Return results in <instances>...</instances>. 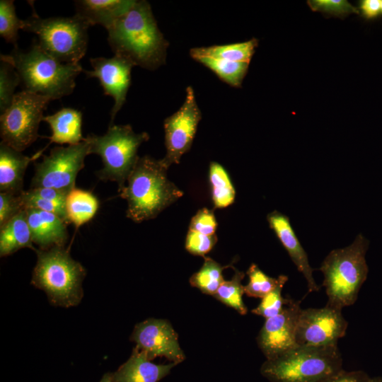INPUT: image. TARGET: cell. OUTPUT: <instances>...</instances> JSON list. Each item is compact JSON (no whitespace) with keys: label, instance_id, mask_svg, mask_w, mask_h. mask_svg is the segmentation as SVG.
<instances>
[{"label":"cell","instance_id":"8d00e7d4","mask_svg":"<svg viewBox=\"0 0 382 382\" xmlns=\"http://www.w3.org/2000/svg\"><path fill=\"white\" fill-rule=\"evenodd\" d=\"M23 209L20 195L0 192V227Z\"/></svg>","mask_w":382,"mask_h":382},{"label":"cell","instance_id":"44dd1931","mask_svg":"<svg viewBox=\"0 0 382 382\" xmlns=\"http://www.w3.org/2000/svg\"><path fill=\"white\" fill-rule=\"evenodd\" d=\"M134 0L75 1L76 14L90 26L100 25L108 30L132 5Z\"/></svg>","mask_w":382,"mask_h":382},{"label":"cell","instance_id":"3957f363","mask_svg":"<svg viewBox=\"0 0 382 382\" xmlns=\"http://www.w3.org/2000/svg\"><path fill=\"white\" fill-rule=\"evenodd\" d=\"M0 57L16 69L23 90L52 100L71 94L75 80L83 71L79 63H62L45 52L37 42L26 51L16 47L9 54H1Z\"/></svg>","mask_w":382,"mask_h":382},{"label":"cell","instance_id":"4dcf8cb0","mask_svg":"<svg viewBox=\"0 0 382 382\" xmlns=\"http://www.w3.org/2000/svg\"><path fill=\"white\" fill-rule=\"evenodd\" d=\"M287 281V276L284 274L279 275V282L277 286L262 299L259 305L251 311L252 313L265 319L275 316L281 313L284 306L290 300V299L284 298L282 296V291Z\"/></svg>","mask_w":382,"mask_h":382},{"label":"cell","instance_id":"ac0fdd59","mask_svg":"<svg viewBox=\"0 0 382 382\" xmlns=\"http://www.w3.org/2000/svg\"><path fill=\"white\" fill-rule=\"evenodd\" d=\"M43 149L27 156L5 143H0V192L21 195L23 177L29 163L42 156Z\"/></svg>","mask_w":382,"mask_h":382},{"label":"cell","instance_id":"1f68e13d","mask_svg":"<svg viewBox=\"0 0 382 382\" xmlns=\"http://www.w3.org/2000/svg\"><path fill=\"white\" fill-rule=\"evenodd\" d=\"M249 282L244 286L248 296L262 299L272 291L279 282V276L271 277L265 274L257 265L253 263L247 270Z\"/></svg>","mask_w":382,"mask_h":382},{"label":"cell","instance_id":"5b68a950","mask_svg":"<svg viewBox=\"0 0 382 382\" xmlns=\"http://www.w3.org/2000/svg\"><path fill=\"white\" fill-rule=\"evenodd\" d=\"M342 369L337 346H296L266 359L260 373L270 382H325Z\"/></svg>","mask_w":382,"mask_h":382},{"label":"cell","instance_id":"74e56055","mask_svg":"<svg viewBox=\"0 0 382 382\" xmlns=\"http://www.w3.org/2000/svg\"><path fill=\"white\" fill-rule=\"evenodd\" d=\"M371 377L364 371H347L342 369L325 382H369Z\"/></svg>","mask_w":382,"mask_h":382},{"label":"cell","instance_id":"ffe728a7","mask_svg":"<svg viewBox=\"0 0 382 382\" xmlns=\"http://www.w3.org/2000/svg\"><path fill=\"white\" fill-rule=\"evenodd\" d=\"M82 112L71 108H63L52 115H46L43 121L50 127L52 134L47 137L52 143L74 145L85 141L82 134Z\"/></svg>","mask_w":382,"mask_h":382},{"label":"cell","instance_id":"ba28073f","mask_svg":"<svg viewBox=\"0 0 382 382\" xmlns=\"http://www.w3.org/2000/svg\"><path fill=\"white\" fill-rule=\"evenodd\" d=\"M149 139L148 133H136L129 125H109L103 135H88L89 155L100 156L103 164L96 173L98 178L116 182L118 190L122 189L139 158V147Z\"/></svg>","mask_w":382,"mask_h":382},{"label":"cell","instance_id":"7402d4cb","mask_svg":"<svg viewBox=\"0 0 382 382\" xmlns=\"http://www.w3.org/2000/svg\"><path fill=\"white\" fill-rule=\"evenodd\" d=\"M33 243L25 209L0 227L1 257L10 255L24 248L35 250Z\"/></svg>","mask_w":382,"mask_h":382},{"label":"cell","instance_id":"e575fe53","mask_svg":"<svg viewBox=\"0 0 382 382\" xmlns=\"http://www.w3.org/2000/svg\"><path fill=\"white\" fill-rule=\"evenodd\" d=\"M216 241V235L207 236L189 230L185 239V248L194 255L204 256L212 250Z\"/></svg>","mask_w":382,"mask_h":382},{"label":"cell","instance_id":"4316f807","mask_svg":"<svg viewBox=\"0 0 382 382\" xmlns=\"http://www.w3.org/2000/svg\"><path fill=\"white\" fill-rule=\"evenodd\" d=\"M209 181L216 208L227 207L234 202L236 191L229 175L225 168L216 162L210 163Z\"/></svg>","mask_w":382,"mask_h":382},{"label":"cell","instance_id":"b9f144b4","mask_svg":"<svg viewBox=\"0 0 382 382\" xmlns=\"http://www.w3.org/2000/svg\"><path fill=\"white\" fill-rule=\"evenodd\" d=\"M381 12H382V0H381Z\"/></svg>","mask_w":382,"mask_h":382},{"label":"cell","instance_id":"d4e9b609","mask_svg":"<svg viewBox=\"0 0 382 382\" xmlns=\"http://www.w3.org/2000/svg\"><path fill=\"white\" fill-rule=\"evenodd\" d=\"M99 208V201L90 191L74 187L66 196L65 210L76 228L91 221Z\"/></svg>","mask_w":382,"mask_h":382},{"label":"cell","instance_id":"8fae6325","mask_svg":"<svg viewBox=\"0 0 382 382\" xmlns=\"http://www.w3.org/2000/svg\"><path fill=\"white\" fill-rule=\"evenodd\" d=\"M342 308L328 303L320 308L301 309L296 332L298 346H337L346 333L348 323Z\"/></svg>","mask_w":382,"mask_h":382},{"label":"cell","instance_id":"4fadbf2b","mask_svg":"<svg viewBox=\"0 0 382 382\" xmlns=\"http://www.w3.org/2000/svg\"><path fill=\"white\" fill-rule=\"evenodd\" d=\"M131 340L150 360L158 357H166L170 362L178 364L185 359L178 334L168 320L149 318L137 323Z\"/></svg>","mask_w":382,"mask_h":382},{"label":"cell","instance_id":"83f0119b","mask_svg":"<svg viewBox=\"0 0 382 382\" xmlns=\"http://www.w3.org/2000/svg\"><path fill=\"white\" fill-rule=\"evenodd\" d=\"M228 267H222L211 257H205L202 267L190 277V284L203 294L214 296L225 281L222 272Z\"/></svg>","mask_w":382,"mask_h":382},{"label":"cell","instance_id":"52a82bcc","mask_svg":"<svg viewBox=\"0 0 382 382\" xmlns=\"http://www.w3.org/2000/svg\"><path fill=\"white\" fill-rule=\"evenodd\" d=\"M90 25L79 16L41 18L33 10L21 30L35 33L45 52L65 64H78L86 54Z\"/></svg>","mask_w":382,"mask_h":382},{"label":"cell","instance_id":"30bf717a","mask_svg":"<svg viewBox=\"0 0 382 382\" xmlns=\"http://www.w3.org/2000/svg\"><path fill=\"white\" fill-rule=\"evenodd\" d=\"M89 155V145L83 141L67 146H55L41 162L34 163L35 174L30 188L48 187L69 192L75 187L79 172Z\"/></svg>","mask_w":382,"mask_h":382},{"label":"cell","instance_id":"7c38bea8","mask_svg":"<svg viewBox=\"0 0 382 382\" xmlns=\"http://www.w3.org/2000/svg\"><path fill=\"white\" fill-rule=\"evenodd\" d=\"M201 119L194 90L189 86L181 107L163 122L166 154L161 160L166 166L179 163L182 156L190 150Z\"/></svg>","mask_w":382,"mask_h":382},{"label":"cell","instance_id":"6da1fadb","mask_svg":"<svg viewBox=\"0 0 382 382\" xmlns=\"http://www.w3.org/2000/svg\"><path fill=\"white\" fill-rule=\"evenodd\" d=\"M107 30L115 54L128 59L134 66L154 71L166 64L169 43L159 30L148 1L134 0Z\"/></svg>","mask_w":382,"mask_h":382},{"label":"cell","instance_id":"7a4b0ae2","mask_svg":"<svg viewBox=\"0 0 382 382\" xmlns=\"http://www.w3.org/2000/svg\"><path fill=\"white\" fill-rule=\"evenodd\" d=\"M162 160L139 157L119 196L127 203V217L134 222L155 218L183 195L167 177Z\"/></svg>","mask_w":382,"mask_h":382},{"label":"cell","instance_id":"d6986e66","mask_svg":"<svg viewBox=\"0 0 382 382\" xmlns=\"http://www.w3.org/2000/svg\"><path fill=\"white\" fill-rule=\"evenodd\" d=\"M176 365L154 364L134 347L128 360L111 376L114 382H158Z\"/></svg>","mask_w":382,"mask_h":382},{"label":"cell","instance_id":"cb8c5ba5","mask_svg":"<svg viewBox=\"0 0 382 382\" xmlns=\"http://www.w3.org/2000/svg\"><path fill=\"white\" fill-rule=\"evenodd\" d=\"M257 45L258 40L252 38L242 42L193 47L190 50V55L193 59L207 57L250 64Z\"/></svg>","mask_w":382,"mask_h":382},{"label":"cell","instance_id":"9c48e42d","mask_svg":"<svg viewBox=\"0 0 382 382\" xmlns=\"http://www.w3.org/2000/svg\"><path fill=\"white\" fill-rule=\"evenodd\" d=\"M51 100L25 90L16 93L10 106L1 114V141L21 152L30 146L39 137V125Z\"/></svg>","mask_w":382,"mask_h":382},{"label":"cell","instance_id":"f35d334b","mask_svg":"<svg viewBox=\"0 0 382 382\" xmlns=\"http://www.w3.org/2000/svg\"><path fill=\"white\" fill-rule=\"evenodd\" d=\"M360 9L366 18H374L381 12V0H364L361 1Z\"/></svg>","mask_w":382,"mask_h":382},{"label":"cell","instance_id":"ab89813d","mask_svg":"<svg viewBox=\"0 0 382 382\" xmlns=\"http://www.w3.org/2000/svg\"><path fill=\"white\" fill-rule=\"evenodd\" d=\"M100 382H114L112 379V376L110 374H106L103 376Z\"/></svg>","mask_w":382,"mask_h":382},{"label":"cell","instance_id":"f1b7e54d","mask_svg":"<svg viewBox=\"0 0 382 382\" xmlns=\"http://www.w3.org/2000/svg\"><path fill=\"white\" fill-rule=\"evenodd\" d=\"M234 270L231 279L225 280L213 296L227 306L235 309L241 315H245L248 309L243 301L245 292L244 286L241 283L245 274L236 269Z\"/></svg>","mask_w":382,"mask_h":382},{"label":"cell","instance_id":"836d02e7","mask_svg":"<svg viewBox=\"0 0 382 382\" xmlns=\"http://www.w3.org/2000/svg\"><path fill=\"white\" fill-rule=\"evenodd\" d=\"M308 4L314 11H320L340 17L350 13H359L357 8L344 0H313L308 1Z\"/></svg>","mask_w":382,"mask_h":382},{"label":"cell","instance_id":"9a60e30c","mask_svg":"<svg viewBox=\"0 0 382 382\" xmlns=\"http://www.w3.org/2000/svg\"><path fill=\"white\" fill-rule=\"evenodd\" d=\"M92 70L85 71L88 78L99 80L104 94L114 99V105L110 112V125L122 108L131 83V71L134 64L128 59L114 54L112 57L91 58Z\"/></svg>","mask_w":382,"mask_h":382},{"label":"cell","instance_id":"f546056e","mask_svg":"<svg viewBox=\"0 0 382 382\" xmlns=\"http://www.w3.org/2000/svg\"><path fill=\"white\" fill-rule=\"evenodd\" d=\"M13 0L0 1V35L8 43L17 46L18 30L22 28L23 20L18 18Z\"/></svg>","mask_w":382,"mask_h":382},{"label":"cell","instance_id":"8992f818","mask_svg":"<svg viewBox=\"0 0 382 382\" xmlns=\"http://www.w3.org/2000/svg\"><path fill=\"white\" fill-rule=\"evenodd\" d=\"M35 251L37 263L31 283L42 289L54 305L70 307L79 304L86 276L83 265L71 257L64 246Z\"/></svg>","mask_w":382,"mask_h":382},{"label":"cell","instance_id":"d590c367","mask_svg":"<svg viewBox=\"0 0 382 382\" xmlns=\"http://www.w3.org/2000/svg\"><path fill=\"white\" fill-rule=\"evenodd\" d=\"M217 222L212 211L203 208L192 218L189 230L207 236L215 235Z\"/></svg>","mask_w":382,"mask_h":382},{"label":"cell","instance_id":"5bb4252c","mask_svg":"<svg viewBox=\"0 0 382 382\" xmlns=\"http://www.w3.org/2000/svg\"><path fill=\"white\" fill-rule=\"evenodd\" d=\"M300 301L290 299L278 315L265 319L257 337L266 359L276 358L296 347V332L301 311Z\"/></svg>","mask_w":382,"mask_h":382},{"label":"cell","instance_id":"484cf974","mask_svg":"<svg viewBox=\"0 0 382 382\" xmlns=\"http://www.w3.org/2000/svg\"><path fill=\"white\" fill-rule=\"evenodd\" d=\"M195 60L210 69L222 81L235 88L241 87L249 67V63L207 57H200Z\"/></svg>","mask_w":382,"mask_h":382},{"label":"cell","instance_id":"603a6c76","mask_svg":"<svg viewBox=\"0 0 382 382\" xmlns=\"http://www.w3.org/2000/svg\"><path fill=\"white\" fill-rule=\"evenodd\" d=\"M67 193L53 188H30L21 195L23 207L25 209L33 208L53 213L70 224L65 210Z\"/></svg>","mask_w":382,"mask_h":382},{"label":"cell","instance_id":"d6a6232c","mask_svg":"<svg viewBox=\"0 0 382 382\" xmlns=\"http://www.w3.org/2000/svg\"><path fill=\"white\" fill-rule=\"evenodd\" d=\"M21 83L20 77L9 63L1 61L0 64V111L3 113L11 104L16 88Z\"/></svg>","mask_w":382,"mask_h":382},{"label":"cell","instance_id":"60d3db41","mask_svg":"<svg viewBox=\"0 0 382 382\" xmlns=\"http://www.w3.org/2000/svg\"><path fill=\"white\" fill-rule=\"evenodd\" d=\"M369 382H382V377L378 376V377L371 378Z\"/></svg>","mask_w":382,"mask_h":382},{"label":"cell","instance_id":"e0dca14e","mask_svg":"<svg viewBox=\"0 0 382 382\" xmlns=\"http://www.w3.org/2000/svg\"><path fill=\"white\" fill-rule=\"evenodd\" d=\"M33 243L40 250L64 246L68 238V225L57 215L33 208L25 209Z\"/></svg>","mask_w":382,"mask_h":382},{"label":"cell","instance_id":"2e32d148","mask_svg":"<svg viewBox=\"0 0 382 382\" xmlns=\"http://www.w3.org/2000/svg\"><path fill=\"white\" fill-rule=\"evenodd\" d=\"M267 219L270 227L287 251L297 270L306 279L308 291H318L319 286L313 276V269L309 264L307 253L298 239L289 217L274 210L268 214Z\"/></svg>","mask_w":382,"mask_h":382},{"label":"cell","instance_id":"277c9868","mask_svg":"<svg viewBox=\"0 0 382 382\" xmlns=\"http://www.w3.org/2000/svg\"><path fill=\"white\" fill-rule=\"evenodd\" d=\"M369 241L359 234L349 245L332 250L323 261L320 270L327 303L343 308L353 305L369 272L365 255Z\"/></svg>","mask_w":382,"mask_h":382}]
</instances>
